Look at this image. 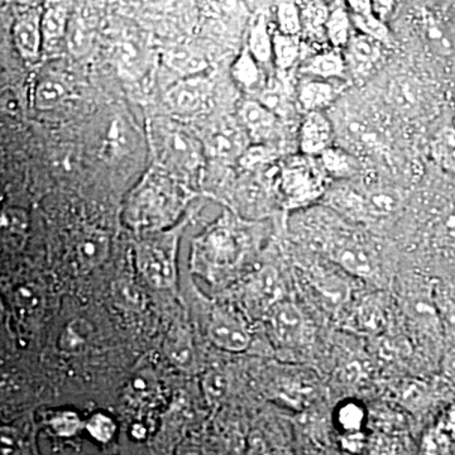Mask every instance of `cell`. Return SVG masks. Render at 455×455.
Wrapping results in <instances>:
<instances>
[{"label":"cell","mask_w":455,"mask_h":455,"mask_svg":"<svg viewBox=\"0 0 455 455\" xmlns=\"http://www.w3.org/2000/svg\"><path fill=\"white\" fill-rule=\"evenodd\" d=\"M187 455H197V454H196V453H190V454H187Z\"/></svg>","instance_id":"54"},{"label":"cell","mask_w":455,"mask_h":455,"mask_svg":"<svg viewBox=\"0 0 455 455\" xmlns=\"http://www.w3.org/2000/svg\"><path fill=\"white\" fill-rule=\"evenodd\" d=\"M454 443L438 425L430 427L421 436V455H451Z\"/></svg>","instance_id":"38"},{"label":"cell","mask_w":455,"mask_h":455,"mask_svg":"<svg viewBox=\"0 0 455 455\" xmlns=\"http://www.w3.org/2000/svg\"><path fill=\"white\" fill-rule=\"evenodd\" d=\"M331 7L323 3H307L301 7L302 31L309 33L324 32Z\"/></svg>","instance_id":"40"},{"label":"cell","mask_w":455,"mask_h":455,"mask_svg":"<svg viewBox=\"0 0 455 455\" xmlns=\"http://www.w3.org/2000/svg\"><path fill=\"white\" fill-rule=\"evenodd\" d=\"M347 8H348L350 18H352L353 27L357 29L358 33L368 36L383 44H387L390 31L386 23L374 14L372 2L352 0V2L347 3Z\"/></svg>","instance_id":"15"},{"label":"cell","mask_w":455,"mask_h":455,"mask_svg":"<svg viewBox=\"0 0 455 455\" xmlns=\"http://www.w3.org/2000/svg\"><path fill=\"white\" fill-rule=\"evenodd\" d=\"M366 455H411L407 442L401 434L376 433L370 435Z\"/></svg>","instance_id":"30"},{"label":"cell","mask_w":455,"mask_h":455,"mask_svg":"<svg viewBox=\"0 0 455 455\" xmlns=\"http://www.w3.org/2000/svg\"><path fill=\"white\" fill-rule=\"evenodd\" d=\"M209 85L203 77H188L167 92L166 101L176 116H194L208 107Z\"/></svg>","instance_id":"6"},{"label":"cell","mask_w":455,"mask_h":455,"mask_svg":"<svg viewBox=\"0 0 455 455\" xmlns=\"http://www.w3.org/2000/svg\"><path fill=\"white\" fill-rule=\"evenodd\" d=\"M90 435L100 443L110 442L116 435V425L110 416L106 414H95L89 419L86 423Z\"/></svg>","instance_id":"44"},{"label":"cell","mask_w":455,"mask_h":455,"mask_svg":"<svg viewBox=\"0 0 455 455\" xmlns=\"http://www.w3.org/2000/svg\"><path fill=\"white\" fill-rule=\"evenodd\" d=\"M164 350L171 363L179 370L191 372L196 368V348L190 333L184 326L171 329L164 338Z\"/></svg>","instance_id":"13"},{"label":"cell","mask_w":455,"mask_h":455,"mask_svg":"<svg viewBox=\"0 0 455 455\" xmlns=\"http://www.w3.org/2000/svg\"><path fill=\"white\" fill-rule=\"evenodd\" d=\"M434 307L440 322L451 331H455V289L439 286L433 291Z\"/></svg>","instance_id":"37"},{"label":"cell","mask_w":455,"mask_h":455,"mask_svg":"<svg viewBox=\"0 0 455 455\" xmlns=\"http://www.w3.org/2000/svg\"><path fill=\"white\" fill-rule=\"evenodd\" d=\"M323 170L335 179H349L358 173V161L347 149L331 147L319 156Z\"/></svg>","instance_id":"25"},{"label":"cell","mask_w":455,"mask_h":455,"mask_svg":"<svg viewBox=\"0 0 455 455\" xmlns=\"http://www.w3.org/2000/svg\"><path fill=\"white\" fill-rule=\"evenodd\" d=\"M453 127L455 128V121H454V125H453Z\"/></svg>","instance_id":"55"},{"label":"cell","mask_w":455,"mask_h":455,"mask_svg":"<svg viewBox=\"0 0 455 455\" xmlns=\"http://www.w3.org/2000/svg\"><path fill=\"white\" fill-rule=\"evenodd\" d=\"M444 373L449 379L455 382V347L448 350L444 358Z\"/></svg>","instance_id":"53"},{"label":"cell","mask_w":455,"mask_h":455,"mask_svg":"<svg viewBox=\"0 0 455 455\" xmlns=\"http://www.w3.org/2000/svg\"><path fill=\"white\" fill-rule=\"evenodd\" d=\"M368 439H370V435H368L366 431L341 434L339 436L340 448L343 449L346 453L362 455L366 453Z\"/></svg>","instance_id":"48"},{"label":"cell","mask_w":455,"mask_h":455,"mask_svg":"<svg viewBox=\"0 0 455 455\" xmlns=\"http://www.w3.org/2000/svg\"><path fill=\"white\" fill-rule=\"evenodd\" d=\"M51 427L61 436H73L82 429V419L74 411L60 412L50 421Z\"/></svg>","instance_id":"45"},{"label":"cell","mask_w":455,"mask_h":455,"mask_svg":"<svg viewBox=\"0 0 455 455\" xmlns=\"http://www.w3.org/2000/svg\"><path fill=\"white\" fill-rule=\"evenodd\" d=\"M278 32L284 36H300L302 31L301 7L296 3L284 2L277 7Z\"/></svg>","instance_id":"39"},{"label":"cell","mask_w":455,"mask_h":455,"mask_svg":"<svg viewBox=\"0 0 455 455\" xmlns=\"http://www.w3.org/2000/svg\"><path fill=\"white\" fill-rule=\"evenodd\" d=\"M136 143V133L128 119L114 118L104 139L101 155L106 158L123 157L130 154Z\"/></svg>","instance_id":"18"},{"label":"cell","mask_w":455,"mask_h":455,"mask_svg":"<svg viewBox=\"0 0 455 455\" xmlns=\"http://www.w3.org/2000/svg\"><path fill=\"white\" fill-rule=\"evenodd\" d=\"M331 256L341 268L359 277L372 276L376 263L372 253L355 242H339L331 247Z\"/></svg>","instance_id":"12"},{"label":"cell","mask_w":455,"mask_h":455,"mask_svg":"<svg viewBox=\"0 0 455 455\" xmlns=\"http://www.w3.org/2000/svg\"><path fill=\"white\" fill-rule=\"evenodd\" d=\"M381 42L362 33H355L344 49L347 68L355 76L363 77L372 73L382 59Z\"/></svg>","instance_id":"9"},{"label":"cell","mask_w":455,"mask_h":455,"mask_svg":"<svg viewBox=\"0 0 455 455\" xmlns=\"http://www.w3.org/2000/svg\"><path fill=\"white\" fill-rule=\"evenodd\" d=\"M208 151L214 157L230 161L242 152V140L239 132L232 125L223 124L215 128L208 139Z\"/></svg>","instance_id":"21"},{"label":"cell","mask_w":455,"mask_h":455,"mask_svg":"<svg viewBox=\"0 0 455 455\" xmlns=\"http://www.w3.org/2000/svg\"><path fill=\"white\" fill-rule=\"evenodd\" d=\"M13 38L20 55L28 60L37 59L44 42L41 14L29 11L18 18L13 27Z\"/></svg>","instance_id":"11"},{"label":"cell","mask_w":455,"mask_h":455,"mask_svg":"<svg viewBox=\"0 0 455 455\" xmlns=\"http://www.w3.org/2000/svg\"><path fill=\"white\" fill-rule=\"evenodd\" d=\"M148 139L157 167L180 181L197 175L204 164V146L188 128L170 119H151Z\"/></svg>","instance_id":"2"},{"label":"cell","mask_w":455,"mask_h":455,"mask_svg":"<svg viewBox=\"0 0 455 455\" xmlns=\"http://www.w3.org/2000/svg\"><path fill=\"white\" fill-rule=\"evenodd\" d=\"M42 35L47 44H56L68 35V14L62 7H51L42 16Z\"/></svg>","instance_id":"35"},{"label":"cell","mask_w":455,"mask_h":455,"mask_svg":"<svg viewBox=\"0 0 455 455\" xmlns=\"http://www.w3.org/2000/svg\"><path fill=\"white\" fill-rule=\"evenodd\" d=\"M425 37L429 41L431 46L435 47L440 52H447L451 50V42H449L447 35L443 31L442 27L434 20L425 23Z\"/></svg>","instance_id":"49"},{"label":"cell","mask_w":455,"mask_h":455,"mask_svg":"<svg viewBox=\"0 0 455 455\" xmlns=\"http://www.w3.org/2000/svg\"><path fill=\"white\" fill-rule=\"evenodd\" d=\"M436 236L440 243L455 248V208L449 209L440 217Z\"/></svg>","instance_id":"47"},{"label":"cell","mask_w":455,"mask_h":455,"mask_svg":"<svg viewBox=\"0 0 455 455\" xmlns=\"http://www.w3.org/2000/svg\"><path fill=\"white\" fill-rule=\"evenodd\" d=\"M436 425L455 443V403L443 410Z\"/></svg>","instance_id":"51"},{"label":"cell","mask_w":455,"mask_h":455,"mask_svg":"<svg viewBox=\"0 0 455 455\" xmlns=\"http://www.w3.org/2000/svg\"><path fill=\"white\" fill-rule=\"evenodd\" d=\"M339 95V90L331 80L307 77L298 90V100L307 113L322 112Z\"/></svg>","instance_id":"14"},{"label":"cell","mask_w":455,"mask_h":455,"mask_svg":"<svg viewBox=\"0 0 455 455\" xmlns=\"http://www.w3.org/2000/svg\"><path fill=\"white\" fill-rule=\"evenodd\" d=\"M247 455H272L267 440L259 430L250 434L247 440Z\"/></svg>","instance_id":"50"},{"label":"cell","mask_w":455,"mask_h":455,"mask_svg":"<svg viewBox=\"0 0 455 455\" xmlns=\"http://www.w3.org/2000/svg\"><path fill=\"white\" fill-rule=\"evenodd\" d=\"M113 296L116 304L131 310H140L145 305V298L139 287L130 281H118L113 284Z\"/></svg>","instance_id":"42"},{"label":"cell","mask_w":455,"mask_h":455,"mask_svg":"<svg viewBox=\"0 0 455 455\" xmlns=\"http://www.w3.org/2000/svg\"><path fill=\"white\" fill-rule=\"evenodd\" d=\"M259 62L247 47L236 57L232 74L235 83L248 92H257L263 85V74Z\"/></svg>","instance_id":"23"},{"label":"cell","mask_w":455,"mask_h":455,"mask_svg":"<svg viewBox=\"0 0 455 455\" xmlns=\"http://www.w3.org/2000/svg\"><path fill=\"white\" fill-rule=\"evenodd\" d=\"M396 197L387 193H374L363 196V217H387L397 209Z\"/></svg>","instance_id":"41"},{"label":"cell","mask_w":455,"mask_h":455,"mask_svg":"<svg viewBox=\"0 0 455 455\" xmlns=\"http://www.w3.org/2000/svg\"><path fill=\"white\" fill-rule=\"evenodd\" d=\"M372 8L374 14L379 18V20H383L386 23V20H387L388 16L392 13L395 8L394 2H372Z\"/></svg>","instance_id":"52"},{"label":"cell","mask_w":455,"mask_h":455,"mask_svg":"<svg viewBox=\"0 0 455 455\" xmlns=\"http://www.w3.org/2000/svg\"><path fill=\"white\" fill-rule=\"evenodd\" d=\"M278 190L286 206L301 208L322 196L324 184L315 166L307 161H298L281 171Z\"/></svg>","instance_id":"4"},{"label":"cell","mask_w":455,"mask_h":455,"mask_svg":"<svg viewBox=\"0 0 455 455\" xmlns=\"http://www.w3.org/2000/svg\"><path fill=\"white\" fill-rule=\"evenodd\" d=\"M208 333L212 343L226 352H243L251 343L247 326L229 311H215Z\"/></svg>","instance_id":"7"},{"label":"cell","mask_w":455,"mask_h":455,"mask_svg":"<svg viewBox=\"0 0 455 455\" xmlns=\"http://www.w3.org/2000/svg\"><path fill=\"white\" fill-rule=\"evenodd\" d=\"M68 85L62 80L57 77H44L37 84L33 95V103L36 109L41 112H49V110L56 109L68 97Z\"/></svg>","instance_id":"24"},{"label":"cell","mask_w":455,"mask_h":455,"mask_svg":"<svg viewBox=\"0 0 455 455\" xmlns=\"http://www.w3.org/2000/svg\"><path fill=\"white\" fill-rule=\"evenodd\" d=\"M247 49L259 64H267L274 59V36L268 31L265 17H257L251 27Z\"/></svg>","instance_id":"26"},{"label":"cell","mask_w":455,"mask_h":455,"mask_svg":"<svg viewBox=\"0 0 455 455\" xmlns=\"http://www.w3.org/2000/svg\"><path fill=\"white\" fill-rule=\"evenodd\" d=\"M203 391L206 400L212 405H217L228 392V379L226 374L220 370L209 371L203 377Z\"/></svg>","instance_id":"43"},{"label":"cell","mask_w":455,"mask_h":455,"mask_svg":"<svg viewBox=\"0 0 455 455\" xmlns=\"http://www.w3.org/2000/svg\"><path fill=\"white\" fill-rule=\"evenodd\" d=\"M370 414L367 407L358 400L341 401L334 410V425L339 434L366 431Z\"/></svg>","instance_id":"20"},{"label":"cell","mask_w":455,"mask_h":455,"mask_svg":"<svg viewBox=\"0 0 455 455\" xmlns=\"http://www.w3.org/2000/svg\"><path fill=\"white\" fill-rule=\"evenodd\" d=\"M116 62L123 73L131 76H139L146 68V50L139 40L125 38L116 47Z\"/></svg>","instance_id":"28"},{"label":"cell","mask_w":455,"mask_h":455,"mask_svg":"<svg viewBox=\"0 0 455 455\" xmlns=\"http://www.w3.org/2000/svg\"><path fill=\"white\" fill-rule=\"evenodd\" d=\"M3 238L8 241H22L28 229V215L20 208L4 209L0 220Z\"/></svg>","instance_id":"36"},{"label":"cell","mask_w":455,"mask_h":455,"mask_svg":"<svg viewBox=\"0 0 455 455\" xmlns=\"http://www.w3.org/2000/svg\"><path fill=\"white\" fill-rule=\"evenodd\" d=\"M350 326L359 333L377 334L386 324L385 311L381 305L374 300L364 301L350 316Z\"/></svg>","instance_id":"27"},{"label":"cell","mask_w":455,"mask_h":455,"mask_svg":"<svg viewBox=\"0 0 455 455\" xmlns=\"http://www.w3.org/2000/svg\"><path fill=\"white\" fill-rule=\"evenodd\" d=\"M302 74L307 77L323 80H340L346 76L347 68L344 53L340 50H325L310 57L301 68Z\"/></svg>","instance_id":"16"},{"label":"cell","mask_w":455,"mask_h":455,"mask_svg":"<svg viewBox=\"0 0 455 455\" xmlns=\"http://www.w3.org/2000/svg\"><path fill=\"white\" fill-rule=\"evenodd\" d=\"M252 295L254 301L259 304L262 309H274L278 304V296H280V283H278L277 275L274 269L266 268L254 280L252 286Z\"/></svg>","instance_id":"29"},{"label":"cell","mask_w":455,"mask_h":455,"mask_svg":"<svg viewBox=\"0 0 455 455\" xmlns=\"http://www.w3.org/2000/svg\"><path fill=\"white\" fill-rule=\"evenodd\" d=\"M239 118L253 139H265L276 125L277 116L259 100L245 101L239 110Z\"/></svg>","instance_id":"17"},{"label":"cell","mask_w":455,"mask_h":455,"mask_svg":"<svg viewBox=\"0 0 455 455\" xmlns=\"http://www.w3.org/2000/svg\"><path fill=\"white\" fill-rule=\"evenodd\" d=\"M353 23L347 5H337L331 8L328 20L325 23L324 33L331 47L335 50H344L349 44Z\"/></svg>","instance_id":"22"},{"label":"cell","mask_w":455,"mask_h":455,"mask_svg":"<svg viewBox=\"0 0 455 455\" xmlns=\"http://www.w3.org/2000/svg\"><path fill=\"white\" fill-rule=\"evenodd\" d=\"M239 256V243L232 230L217 227L197 239L194 248V263L205 271L223 269L235 265Z\"/></svg>","instance_id":"5"},{"label":"cell","mask_w":455,"mask_h":455,"mask_svg":"<svg viewBox=\"0 0 455 455\" xmlns=\"http://www.w3.org/2000/svg\"><path fill=\"white\" fill-rule=\"evenodd\" d=\"M271 325L277 339L286 346H298L307 331L304 314L291 302H278L271 310Z\"/></svg>","instance_id":"10"},{"label":"cell","mask_w":455,"mask_h":455,"mask_svg":"<svg viewBox=\"0 0 455 455\" xmlns=\"http://www.w3.org/2000/svg\"><path fill=\"white\" fill-rule=\"evenodd\" d=\"M169 64L178 73L187 75L188 77L197 76V74L203 73L208 68L205 59L188 47H176L171 51Z\"/></svg>","instance_id":"33"},{"label":"cell","mask_w":455,"mask_h":455,"mask_svg":"<svg viewBox=\"0 0 455 455\" xmlns=\"http://www.w3.org/2000/svg\"><path fill=\"white\" fill-rule=\"evenodd\" d=\"M334 127L323 112L307 113L299 132V146L307 157H319L333 147Z\"/></svg>","instance_id":"8"},{"label":"cell","mask_w":455,"mask_h":455,"mask_svg":"<svg viewBox=\"0 0 455 455\" xmlns=\"http://www.w3.org/2000/svg\"><path fill=\"white\" fill-rule=\"evenodd\" d=\"M188 202L182 181L160 169H152L137 185L125 206V220L140 230H160L178 220Z\"/></svg>","instance_id":"1"},{"label":"cell","mask_w":455,"mask_h":455,"mask_svg":"<svg viewBox=\"0 0 455 455\" xmlns=\"http://www.w3.org/2000/svg\"><path fill=\"white\" fill-rule=\"evenodd\" d=\"M178 236L171 232L147 236L137 245V267L147 283L157 289H169L176 283Z\"/></svg>","instance_id":"3"},{"label":"cell","mask_w":455,"mask_h":455,"mask_svg":"<svg viewBox=\"0 0 455 455\" xmlns=\"http://www.w3.org/2000/svg\"><path fill=\"white\" fill-rule=\"evenodd\" d=\"M110 241L106 233H86L76 245V259L84 269H92L100 266L109 254Z\"/></svg>","instance_id":"19"},{"label":"cell","mask_w":455,"mask_h":455,"mask_svg":"<svg viewBox=\"0 0 455 455\" xmlns=\"http://www.w3.org/2000/svg\"><path fill=\"white\" fill-rule=\"evenodd\" d=\"M92 326L84 319H76L66 326L60 337L59 347L62 352L68 355H76L83 352L88 346L90 334H92Z\"/></svg>","instance_id":"32"},{"label":"cell","mask_w":455,"mask_h":455,"mask_svg":"<svg viewBox=\"0 0 455 455\" xmlns=\"http://www.w3.org/2000/svg\"><path fill=\"white\" fill-rule=\"evenodd\" d=\"M301 44L299 36H284L277 32L274 36V60L280 70H290L300 59Z\"/></svg>","instance_id":"31"},{"label":"cell","mask_w":455,"mask_h":455,"mask_svg":"<svg viewBox=\"0 0 455 455\" xmlns=\"http://www.w3.org/2000/svg\"><path fill=\"white\" fill-rule=\"evenodd\" d=\"M68 44L73 52H83L89 46L88 25L82 20H74L68 29Z\"/></svg>","instance_id":"46"},{"label":"cell","mask_w":455,"mask_h":455,"mask_svg":"<svg viewBox=\"0 0 455 455\" xmlns=\"http://www.w3.org/2000/svg\"><path fill=\"white\" fill-rule=\"evenodd\" d=\"M431 155L442 169L455 172V128L440 131L431 147Z\"/></svg>","instance_id":"34"}]
</instances>
